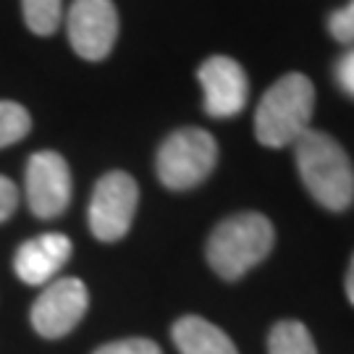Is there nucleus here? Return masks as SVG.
<instances>
[{
	"label": "nucleus",
	"instance_id": "1",
	"mask_svg": "<svg viewBox=\"0 0 354 354\" xmlns=\"http://www.w3.org/2000/svg\"><path fill=\"white\" fill-rule=\"evenodd\" d=\"M297 168L307 192L326 210L342 213L354 203V168L349 155L326 131L307 129L294 142Z\"/></svg>",
	"mask_w": 354,
	"mask_h": 354
},
{
	"label": "nucleus",
	"instance_id": "2",
	"mask_svg": "<svg viewBox=\"0 0 354 354\" xmlns=\"http://www.w3.org/2000/svg\"><path fill=\"white\" fill-rule=\"evenodd\" d=\"M276 241L273 223L263 213H236L221 221L207 239V263L223 281L241 279L266 260Z\"/></svg>",
	"mask_w": 354,
	"mask_h": 354
},
{
	"label": "nucleus",
	"instance_id": "3",
	"mask_svg": "<svg viewBox=\"0 0 354 354\" xmlns=\"http://www.w3.org/2000/svg\"><path fill=\"white\" fill-rule=\"evenodd\" d=\"M315 113V87L304 74L281 76L254 111V134L266 147H286L310 129Z\"/></svg>",
	"mask_w": 354,
	"mask_h": 354
},
{
	"label": "nucleus",
	"instance_id": "4",
	"mask_svg": "<svg viewBox=\"0 0 354 354\" xmlns=\"http://www.w3.org/2000/svg\"><path fill=\"white\" fill-rule=\"evenodd\" d=\"M218 163V145L205 129H178L158 150V178L174 192L194 189L213 174Z\"/></svg>",
	"mask_w": 354,
	"mask_h": 354
},
{
	"label": "nucleus",
	"instance_id": "5",
	"mask_svg": "<svg viewBox=\"0 0 354 354\" xmlns=\"http://www.w3.org/2000/svg\"><path fill=\"white\" fill-rule=\"evenodd\" d=\"M140 205V187L124 171H111L95 184L89 200V231L100 241H118L129 234Z\"/></svg>",
	"mask_w": 354,
	"mask_h": 354
},
{
	"label": "nucleus",
	"instance_id": "6",
	"mask_svg": "<svg viewBox=\"0 0 354 354\" xmlns=\"http://www.w3.org/2000/svg\"><path fill=\"white\" fill-rule=\"evenodd\" d=\"M87 307L89 291L84 281L71 279V276L55 279L35 299L29 323L42 339H64L84 320Z\"/></svg>",
	"mask_w": 354,
	"mask_h": 354
},
{
	"label": "nucleus",
	"instance_id": "7",
	"mask_svg": "<svg viewBox=\"0 0 354 354\" xmlns=\"http://www.w3.org/2000/svg\"><path fill=\"white\" fill-rule=\"evenodd\" d=\"M68 42L84 61H102L118 37V11L113 0H74L66 16Z\"/></svg>",
	"mask_w": 354,
	"mask_h": 354
},
{
	"label": "nucleus",
	"instance_id": "8",
	"mask_svg": "<svg viewBox=\"0 0 354 354\" xmlns=\"http://www.w3.org/2000/svg\"><path fill=\"white\" fill-rule=\"evenodd\" d=\"M24 187L29 210L37 218L50 221L64 215L71 203V171L64 155L53 150L35 152L26 163Z\"/></svg>",
	"mask_w": 354,
	"mask_h": 354
},
{
	"label": "nucleus",
	"instance_id": "9",
	"mask_svg": "<svg viewBox=\"0 0 354 354\" xmlns=\"http://www.w3.org/2000/svg\"><path fill=\"white\" fill-rule=\"evenodd\" d=\"M197 79L205 92V111L213 118H231L244 111L250 97V82L247 74L234 58L228 55H213L207 58Z\"/></svg>",
	"mask_w": 354,
	"mask_h": 354
},
{
	"label": "nucleus",
	"instance_id": "10",
	"mask_svg": "<svg viewBox=\"0 0 354 354\" xmlns=\"http://www.w3.org/2000/svg\"><path fill=\"white\" fill-rule=\"evenodd\" d=\"M74 244L66 234L50 231L24 241L13 254V270L26 286H48L55 281L58 270L68 263Z\"/></svg>",
	"mask_w": 354,
	"mask_h": 354
},
{
	"label": "nucleus",
	"instance_id": "11",
	"mask_svg": "<svg viewBox=\"0 0 354 354\" xmlns=\"http://www.w3.org/2000/svg\"><path fill=\"white\" fill-rule=\"evenodd\" d=\"M171 339L181 354H239L228 333L200 315L178 317L171 328Z\"/></svg>",
	"mask_w": 354,
	"mask_h": 354
},
{
	"label": "nucleus",
	"instance_id": "12",
	"mask_svg": "<svg viewBox=\"0 0 354 354\" xmlns=\"http://www.w3.org/2000/svg\"><path fill=\"white\" fill-rule=\"evenodd\" d=\"M268 354H317V346L304 323L279 320L268 336Z\"/></svg>",
	"mask_w": 354,
	"mask_h": 354
},
{
	"label": "nucleus",
	"instance_id": "13",
	"mask_svg": "<svg viewBox=\"0 0 354 354\" xmlns=\"http://www.w3.org/2000/svg\"><path fill=\"white\" fill-rule=\"evenodd\" d=\"M21 11L26 26L39 37H48L61 24L64 0H21Z\"/></svg>",
	"mask_w": 354,
	"mask_h": 354
},
{
	"label": "nucleus",
	"instance_id": "14",
	"mask_svg": "<svg viewBox=\"0 0 354 354\" xmlns=\"http://www.w3.org/2000/svg\"><path fill=\"white\" fill-rule=\"evenodd\" d=\"M29 129H32V115L24 105L13 100H0V150L24 140Z\"/></svg>",
	"mask_w": 354,
	"mask_h": 354
},
{
	"label": "nucleus",
	"instance_id": "15",
	"mask_svg": "<svg viewBox=\"0 0 354 354\" xmlns=\"http://www.w3.org/2000/svg\"><path fill=\"white\" fill-rule=\"evenodd\" d=\"M92 354H163V349L152 342V339L131 336V339H118V342L102 344Z\"/></svg>",
	"mask_w": 354,
	"mask_h": 354
},
{
	"label": "nucleus",
	"instance_id": "16",
	"mask_svg": "<svg viewBox=\"0 0 354 354\" xmlns=\"http://www.w3.org/2000/svg\"><path fill=\"white\" fill-rule=\"evenodd\" d=\"M328 29L339 42H344V45H354V0H349L344 8L330 13Z\"/></svg>",
	"mask_w": 354,
	"mask_h": 354
},
{
	"label": "nucleus",
	"instance_id": "17",
	"mask_svg": "<svg viewBox=\"0 0 354 354\" xmlns=\"http://www.w3.org/2000/svg\"><path fill=\"white\" fill-rule=\"evenodd\" d=\"M336 84L342 87L344 95H349L354 100V48L344 53L336 64Z\"/></svg>",
	"mask_w": 354,
	"mask_h": 354
},
{
	"label": "nucleus",
	"instance_id": "18",
	"mask_svg": "<svg viewBox=\"0 0 354 354\" xmlns=\"http://www.w3.org/2000/svg\"><path fill=\"white\" fill-rule=\"evenodd\" d=\"M16 205H19V189L13 187L11 178L0 176V223L16 213Z\"/></svg>",
	"mask_w": 354,
	"mask_h": 354
},
{
	"label": "nucleus",
	"instance_id": "19",
	"mask_svg": "<svg viewBox=\"0 0 354 354\" xmlns=\"http://www.w3.org/2000/svg\"><path fill=\"white\" fill-rule=\"evenodd\" d=\"M346 299L354 304V254L352 263H349V270H346Z\"/></svg>",
	"mask_w": 354,
	"mask_h": 354
}]
</instances>
